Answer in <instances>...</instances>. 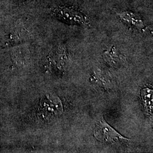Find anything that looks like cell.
<instances>
[{"label":"cell","instance_id":"1","mask_svg":"<svg viewBox=\"0 0 153 153\" xmlns=\"http://www.w3.org/2000/svg\"><path fill=\"white\" fill-rule=\"evenodd\" d=\"M93 136L97 141L107 144L129 140L109 126L104 119L99 121L96 124L93 131Z\"/></svg>","mask_w":153,"mask_h":153},{"label":"cell","instance_id":"2","mask_svg":"<svg viewBox=\"0 0 153 153\" xmlns=\"http://www.w3.org/2000/svg\"><path fill=\"white\" fill-rule=\"evenodd\" d=\"M63 111L62 102L57 97L47 94L40 102L39 114L45 120L56 117L61 115Z\"/></svg>","mask_w":153,"mask_h":153},{"label":"cell","instance_id":"3","mask_svg":"<svg viewBox=\"0 0 153 153\" xmlns=\"http://www.w3.org/2000/svg\"><path fill=\"white\" fill-rule=\"evenodd\" d=\"M55 15L64 21L69 23L78 25H88V23L87 16L76 10L68 7H60L55 10Z\"/></svg>","mask_w":153,"mask_h":153},{"label":"cell","instance_id":"4","mask_svg":"<svg viewBox=\"0 0 153 153\" xmlns=\"http://www.w3.org/2000/svg\"><path fill=\"white\" fill-rule=\"evenodd\" d=\"M141 101L143 111L148 117L152 118L153 108V88L150 86L142 88L140 93Z\"/></svg>","mask_w":153,"mask_h":153},{"label":"cell","instance_id":"5","mask_svg":"<svg viewBox=\"0 0 153 153\" xmlns=\"http://www.w3.org/2000/svg\"><path fill=\"white\" fill-rule=\"evenodd\" d=\"M91 78L93 82L105 89H111L114 87L111 78L103 71L97 69L93 71Z\"/></svg>","mask_w":153,"mask_h":153},{"label":"cell","instance_id":"6","mask_svg":"<svg viewBox=\"0 0 153 153\" xmlns=\"http://www.w3.org/2000/svg\"><path fill=\"white\" fill-rule=\"evenodd\" d=\"M103 58L105 61L109 65L114 68H117L123 64L124 59L113 46L110 48L105 50L103 52Z\"/></svg>","mask_w":153,"mask_h":153},{"label":"cell","instance_id":"7","mask_svg":"<svg viewBox=\"0 0 153 153\" xmlns=\"http://www.w3.org/2000/svg\"><path fill=\"white\" fill-rule=\"evenodd\" d=\"M118 15L122 21L125 23L138 29H142L144 27V23L142 19L133 13L124 11L118 13Z\"/></svg>","mask_w":153,"mask_h":153}]
</instances>
